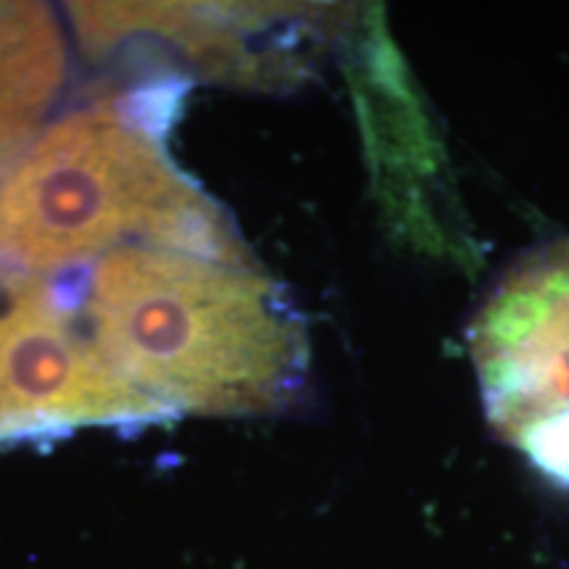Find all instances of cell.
Listing matches in <instances>:
<instances>
[{
  "label": "cell",
  "mask_w": 569,
  "mask_h": 569,
  "mask_svg": "<svg viewBox=\"0 0 569 569\" xmlns=\"http://www.w3.org/2000/svg\"><path fill=\"white\" fill-rule=\"evenodd\" d=\"M74 293L106 361L169 415H277L301 396L303 322L256 264L130 246Z\"/></svg>",
  "instance_id": "obj_1"
},
{
  "label": "cell",
  "mask_w": 569,
  "mask_h": 569,
  "mask_svg": "<svg viewBox=\"0 0 569 569\" xmlns=\"http://www.w3.org/2000/svg\"><path fill=\"white\" fill-rule=\"evenodd\" d=\"M177 84L106 96L48 122L0 174V269L56 277L148 246L253 264L163 138Z\"/></svg>",
  "instance_id": "obj_2"
},
{
  "label": "cell",
  "mask_w": 569,
  "mask_h": 569,
  "mask_svg": "<svg viewBox=\"0 0 569 569\" xmlns=\"http://www.w3.org/2000/svg\"><path fill=\"white\" fill-rule=\"evenodd\" d=\"M469 348L493 430L569 482V240L530 253L498 282Z\"/></svg>",
  "instance_id": "obj_3"
},
{
  "label": "cell",
  "mask_w": 569,
  "mask_h": 569,
  "mask_svg": "<svg viewBox=\"0 0 569 569\" xmlns=\"http://www.w3.org/2000/svg\"><path fill=\"white\" fill-rule=\"evenodd\" d=\"M163 417L92 343L74 288L0 269V443Z\"/></svg>",
  "instance_id": "obj_4"
},
{
  "label": "cell",
  "mask_w": 569,
  "mask_h": 569,
  "mask_svg": "<svg viewBox=\"0 0 569 569\" xmlns=\"http://www.w3.org/2000/svg\"><path fill=\"white\" fill-rule=\"evenodd\" d=\"M67 80V40L46 3H0V174L53 111Z\"/></svg>",
  "instance_id": "obj_5"
}]
</instances>
